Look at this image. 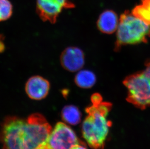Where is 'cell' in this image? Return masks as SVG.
<instances>
[{
    "label": "cell",
    "instance_id": "cell-1",
    "mask_svg": "<svg viewBox=\"0 0 150 149\" xmlns=\"http://www.w3.org/2000/svg\"><path fill=\"white\" fill-rule=\"evenodd\" d=\"M52 131L50 124L40 113L31 114L26 119L6 117L0 135L2 149H36Z\"/></svg>",
    "mask_w": 150,
    "mask_h": 149
},
{
    "label": "cell",
    "instance_id": "cell-2",
    "mask_svg": "<svg viewBox=\"0 0 150 149\" xmlns=\"http://www.w3.org/2000/svg\"><path fill=\"white\" fill-rule=\"evenodd\" d=\"M111 108L110 103L103 101L98 104H92L86 109L88 115L83 123V136L94 149H103L112 124L108 119Z\"/></svg>",
    "mask_w": 150,
    "mask_h": 149
},
{
    "label": "cell",
    "instance_id": "cell-3",
    "mask_svg": "<svg viewBox=\"0 0 150 149\" xmlns=\"http://www.w3.org/2000/svg\"><path fill=\"white\" fill-rule=\"evenodd\" d=\"M117 31L116 51L125 45L147 43L150 37V25L129 12L120 16Z\"/></svg>",
    "mask_w": 150,
    "mask_h": 149
},
{
    "label": "cell",
    "instance_id": "cell-4",
    "mask_svg": "<svg viewBox=\"0 0 150 149\" xmlns=\"http://www.w3.org/2000/svg\"><path fill=\"white\" fill-rule=\"evenodd\" d=\"M127 88V100L142 110L150 107V82L142 71L128 76L123 81Z\"/></svg>",
    "mask_w": 150,
    "mask_h": 149
},
{
    "label": "cell",
    "instance_id": "cell-5",
    "mask_svg": "<svg viewBox=\"0 0 150 149\" xmlns=\"http://www.w3.org/2000/svg\"><path fill=\"white\" fill-rule=\"evenodd\" d=\"M80 142L75 132L69 126L59 122L44 143L48 149H71Z\"/></svg>",
    "mask_w": 150,
    "mask_h": 149
},
{
    "label": "cell",
    "instance_id": "cell-6",
    "mask_svg": "<svg viewBox=\"0 0 150 149\" xmlns=\"http://www.w3.org/2000/svg\"><path fill=\"white\" fill-rule=\"evenodd\" d=\"M70 0H37V12L42 21L54 24L64 9L72 8Z\"/></svg>",
    "mask_w": 150,
    "mask_h": 149
},
{
    "label": "cell",
    "instance_id": "cell-7",
    "mask_svg": "<svg viewBox=\"0 0 150 149\" xmlns=\"http://www.w3.org/2000/svg\"><path fill=\"white\" fill-rule=\"evenodd\" d=\"M60 62L62 67L69 72L79 71L85 65V54L80 48L69 46L61 53Z\"/></svg>",
    "mask_w": 150,
    "mask_h": 149
},
{
    "label": "cell",
    "instance_id": "cell-8",
    "mask_svg": "<svg viewBox=\"0 0 150 149\" xmlns=\"http://www.w3.org/2000/svg\"><path fill=\"white\" fill-rule=\"evenodd\" d=\"M50 89V83L40 76H34L27 80L25 85L26 93L32 99L40 100L45 98Z\"/></svg>",
    "mask_w": 150,
    "mask_h": 149
},
{
    "label": "cell",
    "instance_id": "cell-9",
    "mask_svg": "<svg viewBox=\"0 0 150 149\" xmlns=\"http://www.w3.org/2000/svg\"><path fill=\"white\" fill-rule=\"evenodd\" d=\"M119 21L117 15L112 10H105L100 15L97 26L100 32L104 34H111L117 30Z\"/></svg>",
    "mask_w": 150,
    "mask_h": 149
},
{
    "label": "cell",
    "instance_id": "cell-10",
    "mask_svg": "<svg viewBox=\"0 0 150 149\" xmlns=\"http://www.w3.org/2000/svg\"><path fill=\"white\" fill-rule=\"evenodd\" d=\"M77 86L82 89L92 87L96 82V77L93 72L88 70H83L77 73L74 79Z\"/></svg>",
    "mask_w": 150,
    "mask_h": 149
},
{
    "label": "cell",
    "instance_id": "cell-11",
    "mask_svg": "<svg viewBox=\"0 0 150 149\" xmlns=\"http://www.w3.org/2000/svg\"><path fill=\"white\" fill-rule=\"evenodd\" d=\"M62 117L68 124L76 125L81 121V112L75 105H66L62 111Z\"/></svg>",
    "mask_w": 150,
    "mask_h": 149
},
{
    "label": "cell",
    "instance_id": "cell-12",
    "mask_svg": "<svg viewBox=\"0 0 150 149\" xmlns=\"http://www.w3.org/2000/svg\"><path fill=\"white\" fill-rule=\"evenodd\" d=\"M13 6L8 0H0V21H6L11 17Z\"/></svg>",
    "mask_w": 150,
    "mask_h": 149
},
{
    "label": "cell",
    "instance_id": "cell-13",
    "mask_svg": "<svg viewBox=\"0 0 150 149\" xmlns=\"http://www.w3.org/2000/svg\"><path fill=\"white\" fill-rule=\"evenodd\" d=\"M132 14L150 25V12L142 4L137 6L133 10Z\"/></svg>",
    "mask_w": 150,
    "mask_h": 149
},
{
    "label": "cell",
    "instance_id": "cell-14",
    "mask_svg": "<svg viewBox=\"0 0 150 149\" xmlns=\"http://www.w3.org/2000/svg\"><path fill=\"white\" fill-rule=\"evenodd\" d=\"M92 104H98L103 102V97L99 93H94L91 96Z\"/></svg>",
    "mask_w": 150,
    "mask_h": 149
},
{
    "label": "cell",
    "instance_id": "cell-15",
    "mask_svg": "<svg viewBox=\"0 0 150 149\" xmlns=\"http://www.w3.org/2000/svg\"><path fill=\"white\" fill-rule=\"evenodd\" d=\"M145 68L142 72L145 77L150 82V60L145 63Z\"/></svg>",
    "mask_w": 150,
    "mask_h": 149
},
{
    "label": "cell",
    "instance_id": "cell-16",
    "mask_svg": "<svg viewBox=\"0 0 150 149\" xmlns=\"http://www.w3.org/2000/svg\"><path fill=\"white\" fill-rule=\"evenodd\" d=\"M4 35H0V53H2L5 51L6 46L4 42Z\"/></svg>",
    "mask_w": 150,
    "mask_h": 149
},
{
    "label": "cell",
    "instance_id": "cell-17",
    "mask_svg": "<svg viewBox=\"0 0 150 149\" xmlns=\"http://www.w3.org/2000/svg\"><path fill=\"white\" fill-rule=\"evenodd\" d=\"M71 149H87V148L82 143V142H80L79 143L74 145Z\"/></svg>",
    "mask_w": 150,
    "mask_h": 149
},
{
    "label": "cell",
    "instance_id": "cell-18",
    "mask_svg": "<svg viewBox=\"0 0 150 149\" xmlns=\"http://www.w3.org/2000/svg\"><path fill=\"white\" fill-rule=\"evenodd\" d=\"M142 5L150 12V0H142Z\"/></svg>",
    "mask_w": 150,
    "mask_h": 149
}]
</instances>
